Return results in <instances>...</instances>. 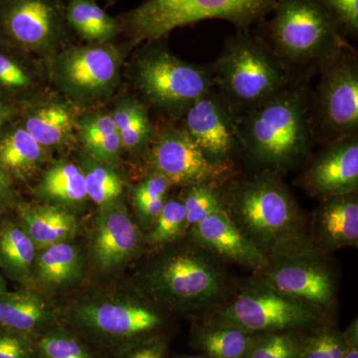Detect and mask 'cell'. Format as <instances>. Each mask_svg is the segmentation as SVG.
Masks as SVG:
<instances>
[{"mask_svg": "<svg viewBox=\"0 0 358 358\" xmlns=\"http://www.w3.org/2000/svg\"><path fill=\"white\" fill-rule=\"evenodd\" d=\"M272 9L270 46L291 72L320 70L348 46L322 0H275Z\"/></svg>", "mask_w": 358, "mask_h": 358, "instance_id": "obj_4", "label": "cell"}, {"mask_svg": "<svg viewBox=\"0 0 358 358\" xmlns=\"http://www.w3.org/2000/svg\"><path fill=\"white\" fill-rule=\"evenodd\" d=\"M310 113L313 133L319 129L329 143L357 134L358 61L350 46L339 51L320 69Z\"/></svg>", "mask_w": 358, "mask_h": 358, "instance_id": "obj_11", "label": "cell"}, {"mask_svg": "<svg viewBox=\"0 0 358 358\" xmlns=\"http://www.w3.org/2000/svg\"><path fill=\"white\" fill-rule=\"evenodd\" d=\"M180 117L181 128L211 162L234 166L233 157L242 150L237 114L215 89L197 99Z\"/></svg>", "mask_w": 358, "mask_h": 358, "instance_id": "obj_15", "label": "cell"}, {"mask_svg": "<svg viewBox=\"0 0 358 358\" xmlns=\"http://www.w3.org/2000/svg\"><path fill=\"white\" fill-rule=\"evenodd\" d=\"M36 358H95L74 334L55 327L36 339Z\"/></svg>", "mask_w": 358, "mask_h": 358, "instance_id": "obj_36", "label": "cell"}, {"mask_svg": "<svg viewBox=\"0 0 358 358\" xmlns=\"http://www.w3.org/2000/svg\"><path fill=\"white\" fill-rule=\"evenodd\" d=\"M143 157L148 173L164 176L171 186L223 185L235 174L234 166L211 162L181 127L157 131Z\"/></svg>", "mask_w": 358, "mask_h": 358, "instance_id": "obj_12", "label": "cell"}, {"mask_svg": "<svg viewBox=\"0 0 358 358\" xmlns=\"http://www.w3.org/2000/svg\"><path fill=\"white\" fill-rule=\"evenodd\" d=\"M310 244L322 253L357 247V192L322 200L313 215Z\"/></svg>", "mask_w": 358, "mask_h": 358, "instance_id": "obj_19", "label": "cell"}, {"mask_svg": "<svg viewBox=\"0 0 358 358\" xmlns=\"http://www.w3.org/2000/svg\"><path fill=\"white\" fill-rule=\"evenodd\" d=\"M11 200L10 181L6 169L0 166V212L8 205Z\"/></svg>", "mask_w": 358, "mask_h": 358, "instance_id": "obj_43", "label": "cell"}, {"mask_svg": "<svg viewBox=\"0 0 358 358\" xmlns=\"http://www.w3.org/2000/svg\"><path fill=\"white\" fill-rule=\"evenodd\" d=\"M322 319L312 308L278 293L255 278L219 308L211 322L258 334L306 331L319 326Z\"/></svg>", "mask_w": 358, "mask_h": 358, "instance_id": "obj_9", "label": "cell"}, {"mask_svg": "<svg viewBox=\"0 0 358 358\" xmlns=\"http://www.w3.org/2000/svg\"><path fill=\"white\" fill-rule=\"evenodd\" d=\"M74 112L67 103L49 100L32 106L23 128L46 150L67 145L76 128Z\"/></svg>", "mask_w": 358, "mask_h": 358, "instance_id": "obj_22", "label": "cell"}, {"mask_svg": "<svg viewBox=\"0 0 358 358\" xmlns=\"http://www.w3.org/2000/svg\"><path fill=\"white\" fill-rule=\"evenodd\" d=\"M275 0H147L126 16L136 43L162 38L174 29L206 20L246 27L272 9Z\"/></svg>", "mask_w": 358, "mask_h": 358, "instance_id": "obj_6", "label": "cell"}, {"mask_svg": "<svg viewBox=\"0 0 358 358\" xmlns=\"http://www.w3.org/2000/svg\"><path fill=\"white\" fill-rule=\"evenodd\" d=\"M11 115V110L6 108L3 103H0V128H1L2 124L6 122V120H8Z\"/></svg>", "mask_w": 358, "mask_h": 358, "instance_id": "obj_44", "label": "cell"}, {"mask_svg": "<svg viewBox=\"0 0 358 358\" xmlns=\"http://www.w3.org/2000/svg\"><path fill=\"white\" fill-rule=\"evenodd\" d=\"M57 322V310L42 294L29 291L0 294V329L37 339Z\"/></svg>", "mask_w": 358, "mask_h": 358, "instance_id": "obj_20", "label": "cell"}, {"mask_svg": "<svg viewBox=\"0 0 358 358\" xmlns=\"http://www.w3.org/2000/svg\"><path fill=\"white\" fill-rule=\"evenodd\" d=\"M187 234L200 248L219 260L251 268L255 273L267 263V257L238 229L224 209L197 224Z\"/></svg>", "mask_w": 358, "mask_h": 358, "instance_id": "obj_18", "label": "cell"}, {"mask_svg": "<svg viewBox=\"0 0 358 358\" xmlns=\"http://www.w3.org/2000/svg\"><path fill=\"white\" fill-rule=\"evenodd\" d=\"M112 166L93 159L82 166L88 199L99 207L117 201L124 192V180Z\"/></svg>", "mask_w": 358, "mask_h": 358, "instance_id": "obj_31", "label": "cell"}, {"mask_svg": "<svg viewBox=\"0 0 358 358\" xmlns=\"http://www.w3.org/2000/svg\"><path fill=\"white\" fill-rule=\"evenodd\" d=\"M110 115L122 150L133 157H143L157 134L148 106L136 96H122Z\"/></svg>", "mask_w": 358, "mask_h": 358, "instance_id": "obj_23", "label": "cell"}, {"mask_svg": "<svg viewBox=\"0 0 358 358\" xmlns=\"http://www.w3.org/2000/svg\"><path fill=\"white\" fill-rule=\"evenodd\" d=\"M255 336L214 322L199 327L194 334L206 358H248Z\"/></svg>", "mask_w": 358, "mask_h": 358, "instance_id": "obj_28", "label": "cell"}, {"mask_svg": "<svg viewBox=\"0 0 358 358\" xmlns=\"http://www.w3.org/2000/svg\"><path fill=\"white\" fill-rule=\"evenodd\" d=\"M237 129L242 150L261 169L280 173L298 166L315 136L307 85L294 80L282 93L237 115Z\"/></svg>", "mask_w": 358, "mask_h": 358, "instance_id": "obj_2", "label": "cell"}, {"mask_svg": "<svg viewBox=\"0 0 358 358\" xmlns=\"http://www.w3.org/2000/svg\"><path fill=\"white\" fill-rule=\"evenodd\" d=\"M37 193L49 204L75 206L88 199L82 167L72 162H57L47 169Z\"/></svg>", "mask_w": 358, "mask_h": 358, "instance_id": "obj_26", "label": "cell"}, {"mask_svg": "<svg viewBox=\"0 0 358 358\" xmlns=\"http://www.w3.org/2000/svg\"><path fill=\"white\" fill-rule=\"evenodd\" d=\"M122 54L107 44L75 46L56 52L50 74L56 87L70 101L93 105L106 100L117 88Z\"/></svg>", "mask_w": 358, "mask_h": 358, "instance_id": "obj_10", "label": "cell"}, {"mask_svg": "<svg viewBox=\"0 0 358 358\" xmlns=\"http://www.w3.org/2000/svg\"><path fill=\"white\" fill-rule=\"evenodd\" d=\"M343 350V333L331 327H324L306 336L300 358H341Z\"/></svg>", "mask_w": 358, "mask_h": 358, "instance_id": "obj_38", "label": "cell"}, {"mask_svg": "<svg viewBox=\"0 0 358 358\" xmlns=\"http://www.w3.org/2000/svg\"><path fill=\"white\" fill-rule=\"evenodd\" d=\"M326 255L308 242L267 257L255 278L326 317L338 305L336 273Z\"/></svg>", "mask_w": 358, "mask_h": 358, "instance_id": "obj_8", "label": "cell"}, {"mask_svg": "<svg viewBox=\"0 0 358 358\" xmlns=\"http://www.w3.org/2000/svg\"><path fill=\"white\" fill-rule=\"evenodd\" d=\"M301 183L320 200L357 192V134L327 143L303 173Z\"/></svg>", "mask_w": 358, "mask_h": 358, "instance_id": "obj_16", "label": "cell"}, {"mask_svg": "<svg viewBox=\"0 0 358 358\" xmlns=\"http://www.w3.org/2000/svg\"><path fill=\"white\" fill-rule=\"evenodd\" d=\"M6 292V284H4L3 279H2L1 275H0V294Z\"/></svg>", "mask_w": 358, "mask_h": 358, "instance_id": "obj_45", "label": "cell"}, {"mask_svg": "<svg viewBox=\"0 0 358 358\" xmlns=\"http://www.w3.org/2000/svg\"><path fill=\"white\" fill-rule=\"evenodd\" d=\"M133 79L145 105L181 117L197 99L214 88L211 71L181 60L162 46L138 52Z\"/></svg>", "mask_w": 358, "mask_h": 358, "instance_id": "obj_7", "label": "cell"}, {"mask_svg": "<svg viewBox=\"0 0 358 358\" xmlns=\"http://www.w3.org/2000/svg\"><path fill=\"white\" fill-rule=\"evenodd\" d=\"M303 331H285L255 336L248 358H300Z\"/></svg>", "mask_w": 358, "mask_h": 358, "instance_id": "obj_34", "label": "cell"}, {"mask_svg": "<svg viewBox=\"0 0 358 358\" xmlns=\"http://www.w3.org/2000/svg\"><path fill=\"white\" fill-rule=\"evenodd\" d=\"M167 345L162 338H145L136 341L124 358H166Z\"/></svg>", "mask_w": 358, "mask_h": 358, "instance_id": "obj_41", "label": "cell"}, {"mask_svg": "<svg viewBox=\"0 0 358 358\" xmlns=\"http://www.w3.org/2000/svg\"><path fill=\"white\" fill-rule=\"evenodd\" d=\"M221 185L199 183L185 186L180 199L185 207L187 233L212 214L224 209Z\"/></svg>", "mask_w": 358, "mask_h": 358, "instance_id": "obj_32", "label": "cell"}, {"mask_svg": "<svg viewBox=\"0 0 358 358\" xmlns=\"http://www.w3.org/2000/svg\"><path fill=\"white\" fill-rule=\"evenodd\" d=\"M219 261L192 241L155 262L145 279L148 292L167 307L178 310H212L228 293L227 275Z\"/></svg>", "mask_w": 358, "mask_h": 358, "instance_id": "obj_5", "label": "cell"}, {"mask_svg": "<svg viewBox=\"0 0 358 358\" xmlns=\"http://www.w3.org/2000/svg\"><path fill=\"white\" fill-rule=\"evenodd\" d=\"M183 358H206L205 357H186Z\"/></svg>", "mask_w": 358, "mask_h": 358, "instance_id": "obj_46", "label": "cell"}, {"mask_svg": "<svg viewBox=\"0 0 358 358\" xmlns=\"http://www.w3.org/2000/svg\"><path fill=\"white\" fill-rule=\"evenodd\" d=\"M0 358H36V339L0 329Z\"/></svg>", "mask_w": 358, "mask_h": 358, "instance_id": "obj_39", "label": "cell"}, {"mask_svg": "<svg viewBox=\"0 0 358 358\" xmlns=\"http://www.w3.org/2000/svg\"><path fill=\"white\" fill-rule=\"evenodd\" d=\"M76 127L91 159L110 166L119 162L122 143L110 114L88 113L77 120Z\"/></svg>", "mask_w": 358, "mask_h": 358, "instance_id": "obj_25", "label": "cell"}, {"mask_svg": "<svg viewBox=\"0 0 358 358\" xmlns=\"http://www.w3.org/2000/svg\"><path fill=\"white\" fill-rule=\"evenodd\" d=\"M338 21L348 31H358V0H322Z\"/></svg>", "mask_w": 358, "mask_h": 358, "instance_id": "obj_40", "label": "cell"}, {"mask_svg": "<svg viewBox=\"0 0 358 358\" xmlns=\"http://www.w3.org/2000/svg\"><path fill=\"white\" fill-rule=\"evenodd\" d=\"M20 222L37 250L67 242L76 234L78 222L66 207L55 204L20 207Z\"/></svg>", "mask_w": 358, "mask_h": 358, "instance_id": "obj_21", "label": "cell"}, {"mask_svg": "<svg viewBox=\"0 0 358 358\" xmlns=\"http://www.w3.org/2000/svg\"><path fill=\"white\" fill-rule=\"evenodd\" d=\"M171 183L159 174L148 173L133 190V201L138 217L152 225L166 203Z\"/></svg>", "mask_w": 358, "mask_h": 358, "instance_id": "obj_33", "label": "cell"}, {"mask_svg": "<svg viewBox=\"0 0 358 358\" xmlns=\"http://www.w3.org/2000/svg\"><path fill=\"white\" fill-rule=\"evenodd\" d=\"M83 271L79 250L68 242L51 245L37 252L33 275L49 289H59L76 282Z\"/></svg>", "mask_w": 358, "mask_h": 358, "instance_id": "obj_24", "label": "cell"}, {"mask_svg": "<svg viewBox=\"0 0 358 358\" xmlns=\"http://www.w3.org/2000/svg\"><path fill=\"white\" fill-rule=\"evenodd\" d=\"M40 77L35 68H30L15 59L0 53V87L16 94L35 95Z\"/></svg>", "mask_w": 358, "mask_h": 358, "instance_id": "obj_37", "label": "cell"}, {"mask_svg": "<svg viewBox=\"0 0 358 358\" xmlns=\"http://www.w3.org/2000/svg\"><path fill=\"white\" fill-rule=\"evenodd\" d=\"M47 150L24 128L14 129L0 140V166L27 178L38 171Z\"/></svg>", "mask_w": 358, "mask_h": 358, "instance_id": "obj_29", "label": "cell"}, {"mask_svg": "<svg viewBox=\"0 0 358 358\" xmlns=\"http://www.w3.org/2000/svg\"><path fill=\"white\" fill-rule=\"evenodd\" d=\"M345 336V350L341 358H358V324L357 320H353L350 324Z\"/></svg>", "mask_w": 358, "mask_h": 358, "instance_id": "obj_42", "label": "cell"}, {"mask_svg": "<svg viewBox=\"0 0 358 358\" xmlns=\"http://www.w3.org/2000/svg\"><path fill=\"white\" fill-rule=\"evenodd\" d=\"M210 71L214 89L237 115L270 100L294 83L291 71L270 44L249 33L226 39Z\"/></svg>", "mask_w": 358, "mask_h": 358, "instance_id": "obj_3", "label": "cell"}, {"mask_svg": "<svg viewBox=\"0 0 358 358\" xmlns=\"http://www.w3.org/2000/svg\"><path fill=\"white\" fill-rule=\"evenodd\" d=\"M37 250L21 226L7 223L0 229V264L17 281L33 275Z\"/></svg>", "mask_w": 358, "mask_h": 358, "instance_id": "obj_30", "label": "cell"}, {"mask_svg": "<svg viewBox=\"0 0 358 358\" xmlns=\"http://www.w3.org/2000/svg\"><path fill=\"white\" fill-rule=\"evenodd\" d=\"M73 320L87 331L115 341H141L164 324L150 303L138 300H92L73 310Z\"/></svg>", "mask_w": 358, "mask_h": 358, "instance_id": "obj_14", "label": "cell"}, {"mask_svg": "<svg viewBox=\"0 0 358 358\" xmlns=\"http://www.w3.org/2000/svg\"><path fill=\"white\" fill-rule=\"evenodd\" d=\"M0 25L14 44L39 55H54L67 33L62 0H4Z\"/></svg>", "mask_w": 358, "mask_h": 358, "instance_id": "obj_13", "label": "cell"}, {"mask_svg": "<svg viewBox=\"0 0 358 358\" xmlns=\"http://www.w3.org/2000/svg\"><path fill=\"white\" fill-rule=\"evenodd\" d=\"M66 20L90 44H107L120 31V24L95 0H69Z\"/></svg>", "mask_w": 358, "mask_h": 358, "instance_id": "obj_27", "label": "cell"}, {"mask_svg": "<svg viewBox=\"0 0 358 358\" xmlns=\"http://www.w3.org/2000/svg\"><path fill=\"white\" fill-rule=\"evenodd\" d=\"M148 234V243L154 247H164L173 243L186 230V211L182 200L167 199Z\"/></svg>", "mask_w": 358, "mask_h": 358, "instance_id": "obj_35", "label": "cell"}, {"mask_svg": "<svg viewBox=\"0 0 358 358\" xmlns=\"http://www.w3.org/2000/svg\"><path fill=\"white\" fill-rule=\"evenodd\" d=\"M93 231L92 258L103 272L126 265L143 245L140 229L120 200L100 207Z\"/></svg>", "mask_w": 358, "mask_h": 358, "instance_id": "obj_17", "label": "cell"}, {"mask_svg": "<svg viewBox=\"0 0 358 358\" xmlns=\"http://www.w3.org/2000/svg\"><path fill=\"white\" fill-rule=\"evenodd\" d=\"M224 210L266 257L310 242L305 218L279 173L261 169L221 185Z\"/></svg>", "mask_w": 358, "mask_h": 358, "instance_id": "obj_1", "label": "cell"}]
</instances>
